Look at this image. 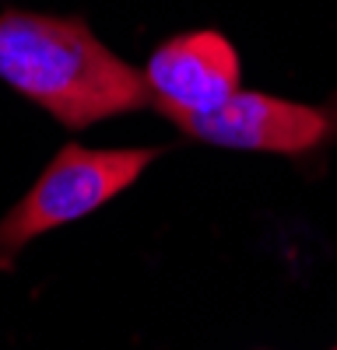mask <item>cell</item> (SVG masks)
I'll return each mask as SVG.
<instances>
[{
  "label": "cell",
  "mask_w": 337,
  "mask_h": 350,
  "mask_svg": "<svg viewBox=\"0 0 337 350\" xmlns=\"http://www.w3.org/2000/svg\"><path fill=\"white\" fill-rule=\"evenodd\" d=\"M0 81L67 130L151 105L145 74L120 60L81 18L4 11Z\"/></svg>",
  "instance_id": "cell-1"
},
{
  "label": "cell",
  "mask_w": 337,
  "mask_h": 350,
  "mask_svg": "<svg viewBox=\"0 0 337 350\" xmlns=\"http://www.w3.org/2000/svg\"><path fill=\"white\" fill-rule=\"evenodd\" d=\"M162 148H112L95 151L64 144L46 172L14 207L0 217V270H11L18 252L46 231L81 221L134 186Z\"/></svg>",
  "instance_id": "cell-2"
},
{
  "label": "cell",
  "mask_w": 337,
  "mask_h": 350,
  "mask_svg": "<svg viewBox=\"0 0 337 350\" xmlns=\"http://www.w3.org/2000/svg\"><path fill=\"white\" fill-rule=\"evenodd\" d=\"M183 133L232 151L305 154L327 140H337V102L305 105L264 92H239L208 116H186L176 123Z\"/></svg>",
  "instance_id": "cell-3"
},
{
  "label": "cell",
  "mask_w": 337,
  "mask_h": 350,
  "mask_svg": "<svg viewBox=\"0 0 337 350\" xmlns=\"http://www.w3.org/2000/svg\"><path fill=\"white\" fill-rule=\"evenodd\" d=\"M151 105L173 123L208 116L239 92V56L221 32H186L162 42L140 70Z\"/></svg>",
  "instance_id": "cell-4"
},
{
  "label": "cell",
  "mask_w": 337,
  "mask_h": 350,
  "mask_svg": "<svg viewBox=\"0 0 337 350\" xmlns=\"http://www.w3.org/2000/svg\"><path fill=\"white\" fill-rule=\"evenodd\" d=\"M334 350H337V347H334Z\"/></svg>",
  "instance_id": "cell-5"
}]
</instances>
